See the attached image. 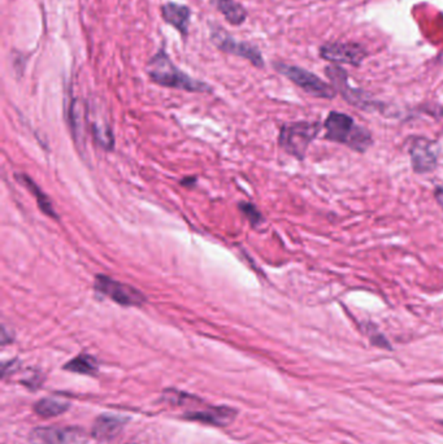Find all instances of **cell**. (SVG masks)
Here are the masks:
<instances>
[{
  "label": "cell",
  "instance_id": "obj_1",
  "mask_svg": "<svg viewBox=\"0 0 443 444\" xmlns=\"http://www.w3.org/2000/svg\"><path fill=\"white\" fill-rule=\"evenodd\" d=\"M146 73L152 82L164 88L190 92H205L211 90L203 81L196 80L177 68L165 50H159L151 57L146 65Z\"/></svg>",
  "mask_w": 443,
  "mask_h": 444
},
{
  "label": "cell",
  "instance_id": "obj_2",
  "mask_svg": "<svg viewBox=\"0 0 443 444\" xmlns=\"http://www.w3.org/2000/svg\"><path fill=\"white\" fill-rule=\"evenodd\" d=\"M325 138L328 141L346 144L354 151L365 152L372 146V134L355 124L351 116L330 112L325 121Z\"/></svg>",
  "mask_w": 443,
  "mask_h": 444
},
{
  "label": "cell",
  "instance_id": "obj_3",
  "mask_svg": "<svg viewBox=\"0 0 443 444\" xmlns=\"http://www.w3.org/2000/svg\"><path fill=\"white\" fill-rule=\"evenodd\" d=\"M319 123L298 121L282 126L280 133V146L294 158L303 160L311 142L320 133Z\"/></svg>",
  "mask_w": 443,
  "mask_h": 444
},
{
  "label": "cell",
  "instance_id": "obj_4",
  "mask_svg": "<svg viewBox=\"0 0 443 444\" xmlns=\"http://www.w3.org/2000/svg\"><path fill=\"white\" fill-rule=\"evenodd\" d=\"M273 67L280 74L292 81L308 95L320 99H334L337 95V91L332 85H329L325 81L321 80L319 76L304 68L285 62H275Z\"/></svg>",
  "mask_w": 443,
  "mask_h": 444
},
{
  "label": "cell",
  "instance_id": "obj_5",
  "mask_svg": "<svg viewBox=\"0 0 443 444\" xmlns=\"http://www.w3.org/2000/svg\"><path fill=\"white\" fill-rule=\"evenodd\" d=\"M324 71L332 82V86L348 104L365 111H373L380 107V103L374 102L369 94L363 90L355 89L348 83V74L341 65H328Z\"/></svg>",
  "mask_w": 443,
  "mask_h": 444
},
{
  "label": "cell",
  "instance_id": "obj_6",
  "mask_svg": "<svg viewBox=\"0 0 443 444\" xmlns=\"http://www.w3.org/2000/svg\"><path fill=\"white\" fill-rule=\"evenodd\" d=\"M211 41L222 53L246 59L257 68H264L266 65L264 57L257 46L248 42H238L220 25L211 24Z\"/></svg>",
  "mask_w": 443,
  "mask_h": 444
},
{
  "label": "cell",
  "instance_id": "obj_7",
  "mask_svg": "<svg viewBox=\"0 0 443 444\" xmlns=\"http://www.w3.org/2000/svg\"><path fill=\"white\" fill-rule=\"evenodd\" d=\"M95 290L123 307H142L147 302V298L133 286L104 275H99L95 278Z\"/></svg>",
  "mask_w": 443,
  "mask_h": 444
},
{
  "label": "cell",
  "instance_id": "obj_8",
  "mask_svg": "<svg viewBox=\"0 0 443 444\" xmlns=\"http://www.w3.org/2000/svg\"><path fill=\"white\" fill-rule=\"evenodd\" d=\"M27 440L30 444H88L89 436L81 427H34Z\"/></svg>",
  "mask_w": 443,
  "mask_h": 444
},
{
  "label": "cell",
  "instance_id": "obj_9",
  "mask_svg": "<svg viewBox=\"0 0 443 444\" xmlns=\"http://www.w3.org/2000/svg\"><path fill=\"white\" fill-rule=\"evenodd\" d=\"M319 56L334 65L360 67L367 59L368 51L356 42H328L320 46Z\"/></svg>",
  "mask_w": 443,
  "mask_h": 444
},
{
  "label": "cell",
  "instance_id": "obj_10",
  "mask_svg": "<svg viewBox=\"0 0 443 444\" xmlns=\"http://www.w3.org/2000/svg\"><path fill=\"white\" fill-rule=\"evenodd\" d=\"M238 416V410L228 405L213 407L208 405L207 408L199 410H189L182 418L189 421H196L204 425H211L216 427L231 426Z\"/></svg>",
  "mask_w": 443,
  "mask_h": 444
},
{
  "label": "cell",
  "instance_id": "obj_11",
  "mask_svg": "<svg viewBox=\"0 0 443 444\" xmlns=\"http://www.w3.org/2000/svg\"><path fill=\"white\" fill-rule=\"evenodd\" d=\"M409 156L412 168L416 173H430L437 167V152L433 142L425 138H414L409 143Z\"/></svg>",
  "mask_w": 443,
  "mask_h": 444
},
{
  "label": "cell",
  "instance_id": "obj_12",
  "mask_svg": "<svg viewBox=\"0 0 443 444\" xmlns=\"http://www.w3.org/2000/svg\"><path fill=\"white\" fill-rule=\"evenodd\" d=\"M129 418L115 416V415H100L94 421L91 429V436L99 442H111L121 434L125 424Z\"/></svg>",
  "mask_w": 443,
  "mask_h": 444
},
{
  "label": "cell",
  "instance_id": "obj_13",
  "mask_svg": "<svg viewBox=\"0 0 443 444\" xmlns=\"http://www.w3.org/2000/svg\"><path fill=\"white\" fill-rule=\"evenodd\" d=\"M161 16L167 24L178 30L181 36H186L189 34L191 9L187 6L178 4L175 1H168L161 7Z\"/></svg>",
  "mask_w": 443,
  "mask_h": 444
},
{
  "label": "cell",
  "instance_id": "obj_14",
  "mask_svg": "<svg viewBox=\"0 0 443 444\" xmlns=\"http://www.w3.org/2000/svg\"><path fill=\"white\" fill-rule=\"evenodd\" d=\"M217 11L233 25L240 27L247 18V11L237 0H212Z\"/></svg>",
  "mask_w": 443,
  "mask_h": 444
},
{
  "label": "cell",
  "instance_id": "obj_15",
  "mask_svg": "<svg viewBox=\"0 0 443 444\" xmlns=\"http://www.w3.org/2000/svg\"><path fill=\"white\" fill-rule=\"evenodd\" d=\"M64 370L71 373L82 374V375H98L99 363L94 356L88 354H81L74 359L69 360L67 364L62 366Z\"/></svg>",
  "mask_w": 443,
  "mask_h": 444
},
{
  "label": "cell",
  "instance_id": "obj_16",
  "mask_svg": "<svg viewBox=\"0 0 443 444\" xmlns=\"http://www.w3.org/2000/svg\"><path fill=\"white\" fill-rule=\"evenodd\" d=\"M71 408V403L56 398H43L34 404V412L43 418L57 417Z\"/></svg>",
  "mask_w": 443,
  "mask_h": 444
},
{
  "label": "cell",
  "instance_id": "obj_17",
  "mask_svg": "<svg viewBox=\"0 0 443 444\" xmlns=\"http://www.w3.org/2000/svg\"><path fill=\"white\" fill-rule=\"evenodd\" d=\"M18 179H20V182L27 187V190L34 195L36 200V204L39 207V209L47 214L48 217H53V218H57V214L53 208L51 200L48 199V196L46 195L45 193L39 188V186L36 185V182L32 179V178L27 177L25 174H21L18 176Z\"/></svg>",
  "mask_w": 443,
  "mask_h": 444
},
{
  "label": "cell",
  "instance_id": "obj_18",
  "mask_svg": "<svg viewBox=\"0 0 443 444\" xmlns=\"http://www.w3.org/2000/svg\"><path fill=\"white\" fill-rule=\"evenodd\" d=\"M240 208L252 225H257L263 221V216L257 211V207L251 203H240Z\"/></svg>",
  "mask_w": 443,
  "mask_h": 444
},
{
  "label": "cell",
  "instance_id": "obj_19",
  "mask_svg": "<svg viewBox=\"0 0 443 444\" xmlns=\"http://www.w3.org/2000/svg\"><path fill=\"white\" fill-rule=\"evenodd\" d=\"M435 197H437L438 203L443 207V188H437V191H435Z\"/></svg>",
  "mask_w": 443,
  "mask_h": 444
},
{
  "label": "cell",
  "instance_id": "obj_20",
  "mask_svg": "<svg viewBox=\"0 0 443 444\" xmlns=\"http://www.w3.org/2000/svg\"><path fill=\"white\" fill-rule=\"evenodd\" d=\"M442 424H443V422H442Z\"/></svg>",
  "mask_w": 443,
  "mask_h": 444
}]
</instances>
